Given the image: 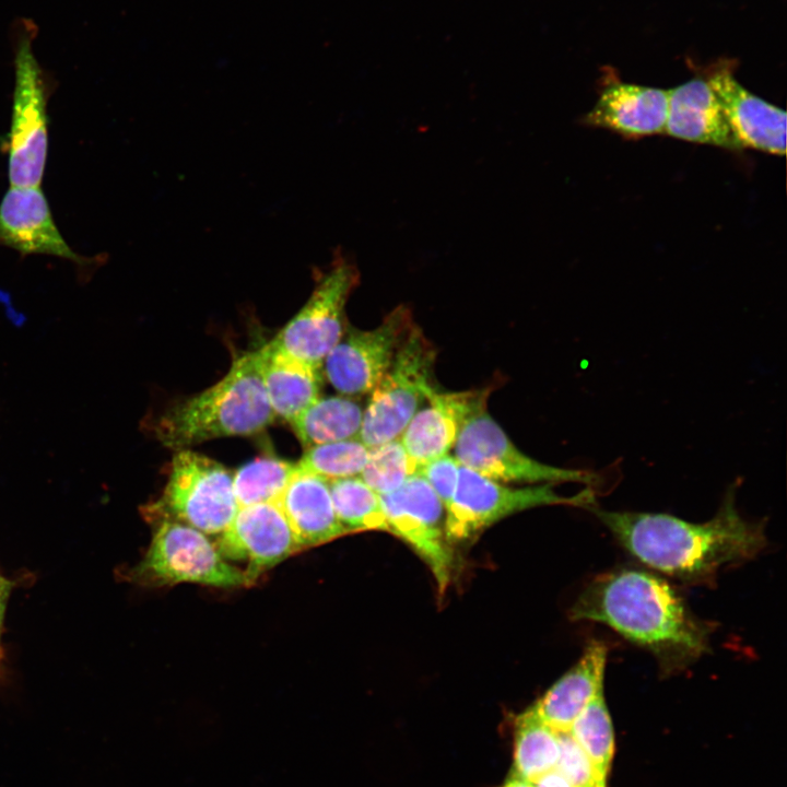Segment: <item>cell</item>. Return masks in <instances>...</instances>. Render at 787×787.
I'll list each match as a JSON object with an SVG mask.
<instances>
[{"label":"cell","mask_w":787,"mask_h":787,"mask_svg":"<svg viewBox=\"0 0 787 787\" xmlns=\"http://www.w3.org/2000/svg\"><path fill=\"white\" fill-rule=\"evenodd\" d=\"M665 133L725 150H743L708 81L701 78L668 90Z\"/></svg>","instance_id":"obj_18"},{"label":"cell","mask_w":787,"mask_h":787,"mask_svg":"<svg viewBox=\"0 0 787 787\" xmlns=\"http://www.w3.org/2000/svg\"><path fill=\"white\" fill-rule=\"evenodd\" d=\"M134 577L153 586L193 583L235 588L251 584L246 572L226 561L204 532L169 518L160 520Z\"/></svg>","instance_id":"obj_7"},{"label":"cell","mask_w":787,"mask_h":787,"mask_svg":"<svg viewBox=\"0 0 787 787\" xmlns=\"http://www.w3.org/2000/svg\"><path fill=\"white\" fill-rule=\"evenodd\" d=\"M459 467L458 460L447 454L422 465L418 471L436 493L445 510L457 489Z\"/></svg>","instance_id":"obj_30"},{"label":"cell","mask_w":787,"mask_h":787,"mask_svg":"<svg viewBox=\"0 0 787 787\" xmlns=\"http://www.w3.org/2000/svg\"><path fill=\"white\" fill-rule=\"evenodd\" d=\"M560 755L555 770L574 787H607V775L602 774L569 732H559Z\"/></svg>","instance_id":"obj_29"},{"label":"cell","mask_w":787,"mask_h":787,"mask_svg":"<svg viewBox=\"0 0 787 787\" xmlns=\"http://www.w3.org/2000/svg\"><path fill=\"white\" fill-rule=\"evenodd\" d=\"M368 448L359 439L308 447L296 467L327 480L356 477L367 460Z\"/></svg>","instance_id":"obj_27"},{"label":"cell","mask_w":787,"mask_h":787,"mask_svg":"<svg viewBox=\"0 0 787 787\" xmlns=\"http://www.w3.org/2000/svg\"><path fill=\"white\" fill-rule=\"evenodd\" d=\"M559 755V731L544 723L532 706L517 716L510 773L531 783L555 770Z\"/></svg>","instance_id":"obj_23"},{"label":"cell","mask_w":787,"mask_h":787,"mask_svg":"<svg viewBox=\"0 0 787 787\" xmlns=\"http://www.w3.org/2000/svg\"><path fill=\"white\" fill-rule=\"evenodd\" d=\"M37 26L20 17L11 25L14 89L7 140L8 178L11 186L40 187L48 153L47 103L51 79L39 64L33 42Z\"/></svg>","instance_id":"obj_4"},{"label":"cell","mask_w":787,"mask_h":787,"mask_svg":"<svg viewBox=\"0 0 787 787\" xmlns=\"http://www.w3.org/2000/svg\"><path fill=\"white\" fill-rule=\"evenodd\" d=\"M490 393V388L460 392L435 388L427 395L428 406L416 411L399 437L419 468L448 454L467 416Z\"/></svg>","instance_id":"obj_15"},{"label":"cell","mask_w":787,"mask_h":787,"mask_svg":"<svg viewBox=\"0 0 787 787\" xmlns=\"http://www.w3.org/2000/svg\"><path fill=\"white\" fill-rule=\"evenodd\" d=\"M667 115L668 91L618 83L603 90L583 122L627 139H639L665 133Z\"/></svg>","instance_id":"obj_17"},{"label":"cell","mask_w":787,"mask_h":787,"mask_svg":"<svg viewBox=\"0 0 787 787\" xmlns=\"http://www.w3.org/2000/svg\"><path fill=\"white\" fill-rule=\"evenodd\" d=\"M594 503L589 489L564 496L555 492L554 483L509 488L460 465L457 489L445 510L446 538L450 544L468 541L507 516L539 506L589 508Z\"/></svg>","instance_id":"obj_6"},{"label":"cell","mask_w":787,"mask_h":787,"mask_svg":"<svg viewBox=\"0 0 787 787\" xmlns=\"http://www.w3.org/2000/svg\"><path fill=\"white\" fill-rule=\"evenodd\" d=\"M279 505L301 549L348 533L336 515L329 480L320 475L296 467Z\"/></svg>","instance_id":"obj_20"},{"label":"cell","mask_w":787,"mask_h":787,"mask_svg":"<svg viewBox=\"0 0 787 787\" xmlns=\"http://www.w3.org/2000/svg\"><path fill=\"white\" fill-rule=\"evenodd\" d=\"M418 471L419 466L397 438L368 448L367 460L360 478L381 495L396 491Z\"/></svg>","instance_id":"obj_28"},{"label":"cell","mask_w":787,"mask_h":787,"mask_svg":"<svg viewBox=\"0 0 787 787\" xmlns=\"http://www.w3.org/2000/svg\"><path fill=\"white\" fill-rule=\"evenodd\" d=\"M488 399L467 416L454 445L458 462L502 483L596 482L591 472L540 462L520 451L489 414Z\"/></svg>","instance_id":"obj_9"},{"label":"cell","mask_w":787,"mask_h":787,"mask_svg":"<svg viewBox=\"0 0 787 787\" xmlns=\"http://www.w3.org/2000/svg\"><path fill=\"white\" fill-rule=\"evenodd\" d=\"M266 393L275 415L292 422L320 396L319 369L271 341L259 349Z\"/></svg>","instance_id":"obj_21"},{"label":"cell","mask_w":787,"mask_h":787,"mask_svg":"<svg viewBox=\"0 0 787 787\" xmlns=\"http://www.w3.org/2000/svg\"><path fill=\"white\" fill-rule=\"evenodd\" d=\"M436 351L415 324L388 371L371 392L359 439L373 448L401 436L427 395L435 389Z\"/></svg>","instance_id":"obj_5"},{"label":"cell","mask_w":787,"mask_h":787,"mask_svg":"<svg viewBox=\"0 0 787 787\" xmlns=\"http://www.w3.org/2000/svg\"><path fill=\"white\" fill-rule=\"evenodd\" d=\"M233 475L218 461L190 449L173 458L168 482L151 515L187 524L205 535H220L238 510Z\"/></svg>","instance_id":"obj_8"},{"label":"cell","mask_w":787,"mask_h":787,"mask_svg":"<svg viewBox=\"0 0 787 787\" xmlns=\"http://www.w3.org/2000/svg\"><path fill=\"white\" fill-rule=\"evenodd\" d=\"M336 515L348 532L387 531L380 496L359 475L329 480Z\"/></svg>","instance_id":"obj_24"},{"label":"cell","mask_w":787,"mask_h":787,"mask_svg":"<svg viewBox=\"0 0 787 787\" xmlns=\"http://www.w3.org/2000/svg\"><path fill=\"white\" fill-rule=\"evenodd\" d=\"M275 416L256 350L237 357L219 383L168 409L156 435L166 447L181 450L218 437L255 434Z\"/></svg>","instance_id":"obj_3"},{"label":"cell","mask_w":787,"mask_h":787,"mask_svg":"<svg viewBox=\"0 0 787 787\" xmlns=\"http://www.w3.org/2000/svg\"><path fill=\"white\" fill-rule=\"evenodd\" d=\"M608 648L590 641L577 663L557 680L532 707L539 717L559 732H567L583 709L603 694Z\"/></svg>","instance_id":"obj_19"},{"label":"cell","mask_w":787,"mask_h":787,"mask_svg":"<svg viewBox=\"0 0 787 787\" xmlns=\"http://www.w3.org/2000/svg\"><path fill=\"white\" fill-rule=\"evenodd\" d=\"M0 246L22 256L67 259L79 267L96 262V257L81 256L67 243L40 187L10 186L7 190L0 201Z\"/></svg>","instance_id":"obj_14"},{"label":"cell","mask_w":787,"mask_h":787,"mask_svg":"<svg viewBox=\"0 0 787 787\" xmlns=\"http://www.w3.org/2000/svg\"><path fill=\"white\" fill-rule=\"evenodd\" d=\"M589 509L642 563L686 582L707 580L726 565L754 557L766 544L764 525L740 515L736 488L704 522L662 513Z\"/></svg>","instance_id":"obj_1"},{"label":"cell","mask_w":787,"mask_h":787,"mask_svg":"<svg viewBox=\"0 0 787 787\" xmlns=\"http://www.w3.org/2000/svg\"><path fill=\"white\" fill-rule=\"evenodd\" d=\"M12 585L10 580L4 578L3 576H0V636H1V627L3 622V616L7 608V602L11 592Z\"/></svg>","instance_id":"obj_32"},{"label":"cell","mask_w":787,"mask_h":787,"mask_svg":"<svg viewBox=\"0 0 787 787\" xmlns=\"http://www.w3.org/2000/svg\"><path fill=\"white\" fill-rule=\"evenodd\" d=\"M743 149L786 152V111L745 90L727 69L707 79Z\"/></svg>","instance_id":"obj_16"},{"label":"cell","mask_w":787,"mask_h":787,"mask_svg":"<svg viewBox=\"0 0 787 787\" xmlns=\"http://www.w3.org/2000/svg\"><path fill=\"white\" fill-rule=\"evenodd\" d=\"M569 735L597 768L608 776L614 755V731L603 694L594 698L572 724Z\"/></svg>","instance_id":"obj_26"},{"label":"cell","mask_w":787,"mask_h":787,"mask_svg":"<svg viewBox=\"0 0 787 787\" xmlns=\"http://www.w3.org/2000/svg\"><path fill=\"white\" fill-rule=\"evenodd\" d=\"M363 409L343 396L318 398L290 424L304 446L359 438Z\"/></svg>","instance_id":"obj_22"},{"label":"cell","mask_w":787,"mask_h":787,"mask_svg":"<svg viewBox=\"0 0 787 787\" xmlns=\"http://www.w3.org/2000/svg\"><path fill=\"white\" fill-rule=\"evenodd\" d=\"M413 326L410 309L401 305L372 330L351 329L324 360L328 381L345 396L372 392Z\"/></svg>","instance_id":"obj_12"},{"label":"cell","mask_w":787,"mask_h":787,"mask_svg":"<svg viewBox=\"0 0 787 787\" xmlns=\"http://www.w3.org/2000/svg\"><path fill=\"white\" fill-rule=\"evenodd\" d=\"M575 621L608 625L649 650L665 673L683 670L707 651L709 627L670 585L651 573L621 568L595 577L569 610Z\"/></svg>","instance_id":"obj_2"},{"label":"cell","mask_w":787,"mask_h":787,"mask_svg":"<svg viewBox=\"0 0 787 787\" xmlns=\"http://www.w3.org/2000/svg\"><path fill=\"white\" fill-rule=\"evenodd\" d=\"M356 268L343 258L319 279L301 310L271 340L292 356L320 369L343 336L344 307L357 285Z\"/></svg>","instance_id":"obj_10"},{"label":"cell","mask_w":787,"mask_h":787,"mask_svg":"<svg viewBox=\"0 0 787 787\" xmlns=\"http://www.w3.org/2000/svg\"><path fill=\"white\" fill-rule=\"evenodd\" d=\"M503 787H532V785L529 782L510 773L506 778Z\"/></svg>","instance_id":"obj_33"},{"label":"cell","mask_w":787,"mask_h":787,"mask_svg":"<svg viewBox=\"0 0 787 787\" xmlns=\"http://www.w3.org/2000/svg\"><path fill=\"white\" fill-rule=\"evenodd\" d=\"M296 465L274 457H260L240 467L233 477L238 507L278 503Z\"/></svg>","instance_id":"obj_25"},{"label":"cell","mask_w":787,"mask_h":787,"mask_svg":"<svg viewBox=\"0 0 787 787\" xmlns=\"http://www.w3.org/2000/svg\"><path fill=\"white\" fill-rule=\"evenodd\" d=\"M387 532L400 538L431 569L439 594L450 580L454 566L451 544L446 538L445 507L419 473L396 491L381 494Z\"/></svg>","instance_id":"obj_11"},{"label":"cell","mask_w":787,"mask_h":787,"mask_svg":"<svg viewBox=\"0 0 787 787\" xmlns=\"http://www.w3.org/2000/svg\"><path fill=\"white\" fill-rule=\"evenodd\" d=\"M532 787H574L560 772L553 770L530 783Z\"/></svg>","instance_id":"obj_31"},{"label":"cell","mask_w":787,"mask_h":787,"mask_svg":"<svg viewBox=\"0 0 787 787\" xmlns=\"http://www.w3.org/2000/svg\"><path fill=\"white\" fill-rule=\"evenodd\" d=\"M224 559L245 561L250 583L301 550L278 503L239 507L215 544Z\"/></svg>","instance_id":"obj_13"}]
</instances>
